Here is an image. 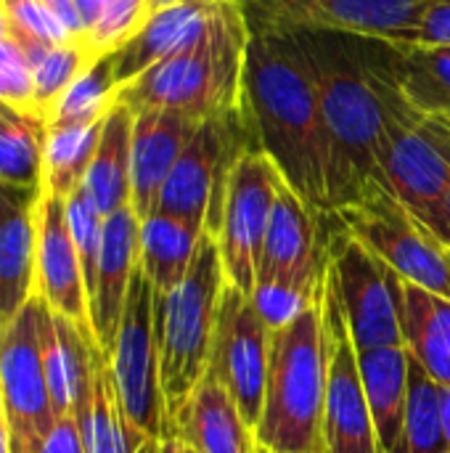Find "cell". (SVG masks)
Masks as SVG:
<instances>
[{
	"instance_id": "19",
	"label": "cell",
	"mask_w": 450,
	"mask_h": 453,
	"mask_svg": "<svg viewBox=\"0 0 450 453\" xmlns=\"http://www.w3.org/2000/svg\"><path fill=\"white\" fill-rule=\"evenodd\" d=\"M204 119L175 109H141L133 119L130 204L141 220L156 210L159 191Z\"/></svg>"
},
{
	"instance_id": "18",
	"label": "cell",
	"mask_w": 450,
	"mask_h": 453,
	"mask_svg": "<svg viewBox=\"0 0 450 453\" xmlns=\"http://www.w3.org/2000/svg\"><path fill=\"white\" fill-rule=\"evenodd\" d=\"M141 255V218L133 204L111 212L103 220V239L98 255L95 284L90 292V326L95 345L103 356L111 353L119 321L125 313L133 273L138 271Z\"/></svg>"
},
{
	"instance_id": "5",
	"label": "cell",
	"mask_w": 450,
	"mask_h": 453,
	"mask_svg": "<svg viewBox=\"0 0 450 453\" xmlns=\"http://www.w3.org/2000/svg\"><path fill=\"white\" fill-rule=\"evenodd\" d=\"M223 287L225 271L220 247L210 234H202L186 279L170 295L154 292L159 380L170 435L178 414L207 374Z\"/></svg>"
},
{
	"instance_id": "29",
	"label": "cell",
	"mask_w": 450,
	"mask_h": 453,
	"mask_svg": "<svg viewBox=\"0 0 450 453\" xmlns=\"http://www.w3.org/2000/svg\"><path fill=\"white\" fill-rule=\"evenodd\" d=\"M48 122L0 101V180L13 186H42Z\"/></svg>"
},
{
	"instance_id": "17",
	"label": "cell",
	"mask_w": 450,
	"mask_h": 453,
	"mask_svg": "<svg viewBox=\"0 0 450 453\" xmlns=\"http://www.w3.org/2000/svg\"><path fill=\"white\" fill-rule=\"evenodd\" d=\"M40 194L42 186L0 180V337L34 297Z\"/></svg>"
},
{
	"instance_id": "23",
	"label": "cell",
	"mask_w": 450,
	"mask_h": 453,
	"mask_svg": "<svg viewBox=\"0 0 450 453\" xmlns=\"http://www.w3.org/2000/svg\"><path fill=\"white\" fill-rule=\"evenodd\" d=\"M403 348L440 385L450 388V300L400 279Z\"/></svg>"
},
{
	"instance_id": "24",
	"label": "cell",
	"mask_w": 450,
	"mask_h": 453,
	"mask_svg": "<svg viewBox=\"0 0 450 453\" xmlns=\"http://www.w3.org/2000/svg\"><path fill=\"white\" fill-rule=\"evenodd\" d=\"M358 366L382 453H398L408 395V350L377 348L358 350Z\"/></svg>"
},
{
	"instance_id": "46",
	"label": "cell",
	"mask_w": 450,
	"mask_h": 453,
	"mask_svg": "<svg viewBox=\"0 0 450 453\" xmlns=\"http://www.w3.org/2000/svg\"><path fill=\"white\" fill-rule=\"evenodd\" d=\"M138 453H159V441H149Z\"/></svg>"
},
{
	"instance_id": "37",
	"label": "cell",
	"mask_w": 450,
	"mask_h": 453,
	"mask_svg": "<svg viewBox=\"0 0 450 453\" xmlns=\"http://www.w3.org/2000/svg\"><path fill=\"white\" fill-rule=\"evenodd\" d=\"M419 48H450V0H435L422 16L414 42Z\"/></svg>"
},
{
	"instance_id": "8",
	"label": "cell",
	"mask_w": 450,
	"mask_h": 453,
	"mask_svg": "<svg viewBox=\"0 0 450 453\" xmlns=\"http://www.w3.org/2000/svg\"><path fill=\"white\" fill-rule=\"evenodd\" d=\"M435 0H241L252 35L337 32L411 45Z\"/></svg>"
},
{
	"instance_id": "22",
	"label": "cell",
	"mask_w": 450,
	"mask_h": 453,
	"mask_svg": "<svg viewBox=\"0 0 450 453\" xmlns=\"http://www.w3.org/2000/svg\"><path fill=\"white\" fill-rule=\"evenodd\" d=\"M210 3L212 0H194L151 11L143 27L122 48L111 53L117 85H130L146 69L175 53L183 42H188L202 29Z\"/></svg>"
},
{
	"instance_id": "30",
	"label": "cell",
	"mask_w": 450,
	"mask_h": 453,
	"mask_svg": "<svg viewBox=\"0 0 450 453\" xmlns=\"http://www.w3.org/2000/svg\"><path fill=\"white\" fill-rule=\"evenodd\" d=\"M101 122L93 125H69V127H48L45 154H42V188L58 199H69L85 180L88 167L93 162Z\"/></svg>"
},
{
	"instance_id": "41",
	"label": "cell",
	"mask_w": 450,
	"mask_h": 453,
	"mask_svg": "<svg viewBox=\"0 0 450 453\" xmlns=\"http://www.w3.org/2000/svg\"><path fill=\"white\" fill-rule=\"evenodd\" d=\"M440 414H443V430L450 449V388H440Z\"/></svg>"
},
{
	"instance_id": "1",
	"label": "cell",
	"mask_w": 450,
	"mask_h": 453,
	"mask_svg": "<svg viewBox=\"0 0 450 453\" xmlns=\"http://www.w3.org/2000/svg\"><path fill=\"white\" fill-rule=\"evenodd\" d=\"M300 42L321 104L326 127L329 212L358 204L374 186H387L385 151L390 135L422 117L398 77V45L393 61L374 64L355 56L326 32H292Z\"/></svg>"
},
{
	"instance_id": "14",
	"label": "cell",
	"mask_w": 450,
	"mask_h": 453,
	"mask_svg": "<svg viewBox=\"0 0 450 453\" xmlns=\"http://www.w3.org/2000/svg\"><path fill=\"white\" fill-rule=\"evenodd\" d=\"M324 215L310 210L281 178L257 260L255 289H286L305 297L321 292L326 281Z\"/></svg>"
},
{
	"instance_id": "47",
	"label": "cell",
	"mask_w": 450,
	"mask_h": 453,
	"mask_svg": "<svg viewBox=\"0 0 450 453\" xmlns=\"http://www.w3.org/2000/svg\"><path fill=\"white\" fill-rule=\"evenodd\" d=\"M255 453H284V451H273V449H265V446H260V443H257V451Z\"/></svg>"
},
{
	"instance_id": "9",
	"label": "cell",
	"mask_w": 450,
	"mask_h": 453,
	"mask_svg": "<svg viewBox=\"0 0 450 453\" xmlns=\"http://www.w3.org/2000/svg\"><path fill=\"white\" fill-rule=\"evenodd\" d=\"M106 361L130 422L154 441L170 438L167 409H164L162 380H159L154 287L143 276L141 265L133 273L119 332Z\"/></svg>"
},
{
	"instance_id": "10",
	"label": "cell",
	"mask_w": 450,
	"mask_h": 453,
	"mask_svg": "<svg viewBox=\"0 0 450 453\" xmlns=\"http://www.w3.org/2000/svg\"><path fill=\"white\" fill-rule=\"evenodd\" d=\"M0 409L11 453H40L58 417L53 411L42 345L40 297L34 295L0 337Z\"/></svg>"
},
{
	"instance_id": "21",
	"label": "cell",
	"mask_w": 450,
	"mask_h": 453,
	"mask_svg": "<svg viewBox=\"0 0 450 453\" xmlns=\"http://www.w3.org/2000/svg\"><path fill=\"white\" fill-rule=\"evenodd\" d=\"M172 435L199 453H255L257 435L228 390L207 372L175 419ZM170 435V438H172Z\"/></svg>"
},
{
	"instance_id": "31",
	"label": "cell",
	"mask_w": 450,
	"mask_h": 453,
	"mask_svg": "<svg viewBox=\"0 0 450 453\" xmlns=\"http://www.w3.org/2000/svg\"><path fill=\"white\" fill-rule=\"evenodd\" d=\"M119 85L114 77L111 53L98 56L85 66V72L64 90V96L53 104L48 114V127H69V125H93L101 122L109 109L117 104Z\"/></svg>"
},
{
	"instance_id": "12",
	"label": "cell",
	"mask_w": 450,
	"mask_h": 453,
	"mask_svg": "<svg viewBox=\"0 0 450 453\" xmlns=\"http://www.w3.org/2000/svg\"><path fill=\"white\" fill-rule=\"evenodd\" d=\"M385 178L390 191L443 239L450 191V111H424L390 135Z\"/></svg>"
},
{
	"instance_id": "36",
	"label": "cell",
	"mask_w": 450,
	"mask_h": 453,
	"mask_svg": "<svg viewBox=\"0 0 450 453\" xmlns=\"http://www.w3.org/2000/svg\"><path fill=\"white\" fill-rule=\"evenodd\" d=\"M3 8L19 35L40 42H69L74 40L66 27L40 0H3Z\"/></svg>"
},
{
	"instance_id": "25",
	"label": "cell",
	"mask_w": 450,
	"mask_h": 453,
	"mask_svg": "<svg viewBox=\"0 0 450 453\" xmlns=\"http://www.w3.org/2000/svg\"><path fill=\"white\" fill-rule=\"evenodd\" d=\"M74 419L82 435L85 453H138L149 441H154L143 435L125 414L109 361L101 348L93 356L90 395Z\"/></svg>"
},
{
	"instance_id": "11",
	"label": "cell",
	"mask_w": 450,
	"mask_h": 453,
	"mask_svg": "<svg viewBox=\"0 0 450 453\" xmlns=\"http://www.w3.org/2000/svg\"><path fill=\"white\" fill-rule=\"evenodd\" d=\"M278 183V170L257 146H247L239 154L225 183L215 242L220 247L225 281L241 289L247 297L255 292L257 260L263 252Z\"/></svg>"
},
{
	"instance_id": "39",
	"label": "cell",
	"mask_w": 450,
	"mask_h": 453,
	"mask_svg": "<svg viewBox=\"0 0 450 453\" xmlns=\"http://www.w3.org/2000/svg\"><path fill=\"white\" fill-rule=\"evenodd\" d=\"M40 3H42V5L66 27V32H69L74 40L85 42V24H82V16H80L74 0H40Z\"/></svg>"
},
{
	"instance_id": "20",
	"label": "cell",
	"mask_w": 450,
	"mask_h": 453,
	"mask_svg": "<svg viewBox=\"0 0 450 453\" xmlns=\"http://www.w3.org/2000/svg\"><path fill=\"white\" fill-rule=\"evenodd\" d=\"M40 345L42 366L56 417H77L90 395L93 356L98 345L85 337L69 319L53 313L40 300Z\"/></svg>"
},
{
	"instance_id": "13",
	"label": "cell",
	"mask_w": 450,
	"mask_h": 453,
	"mask_svg": "<svg viewBox=\"0 0 450 453\" xmlns=\"http://www.w3.org/2000/svg\"><path fill=\"white\" fill-rule=\"evenodd\" d=\"M271 329L257 313L255 303L225 281L217 321L212 334V353L207 372L228 390L247 425L255 430L263 414L265 377H268Z\"/></svg>"
},
{
	"instance_id": "49",
	"label": "cell",
	"mask_w": 450,
	"mask_h": 453,
	"mask_svg": "<svg viewBox=\"0 0 450 453\" xmlns=\"http://www.w3.org/2000/svg\"><path fill=\"white\" fill-rule=\"evenodd\" d=\"M448 453H450V451H448Z\"/></svg>"
},
{
	"instance_id": "44",
	"label": "cell",
	"mask_w": 450,
	"mask_h": 453,
	"mask_svg": "<svg viewBox=\"0 0 450 453\" xmlns=\"http://www.w3.org/2000/svg\"><path fill=\"white\" fill-rule=\"evenodd\" d=\"M178 3H194V0H149V11H159V8H170Z\"/></svg>"
},
{
	"instance_id": "33",
	"label": "cell",
	"mask_w": 450,
	"mask_h": 453,
	"mask_svg": "<svg viewBox=\"0 0 450 453\" xmlns=\"http://www.w3.org/2000/svg\"><path fill=\"white\" fill-rule=\"evenodd\" d=\"M103 215L98 212V207L93 204V199L85 194V188L80 186L69 199H66V223H69V234L82 265V276H85V287H88V300L95 284V271H98V255H101V239H103Z\"/></svg>"
},
{
	"instance_id": "2",
	"label": "cell",
	"mask_w": 450,
	"mask_h": 453,
	"mask_svg": "<svg viewBox=\"0 0 450 453\" xmlns=\"http://www.w3.org/2000/svg\"><path fill=\"white\" fill-rule=\"evenodd\" d=\"M241 114L255 146L316 212H329L326 127L308 58L292 35H252Z\"/></svg>"
},
{
	"instance_id": "3",
	"label": "cell",
	"mask_w": 450,
	"mask_h": 453,
	"mask_svg": "<svg viewBox=\"0 0 450 453\" xmlns=\"http://www.w3.org/2000/svg\"><path fill=\"white\" fill-rule=\"evenodd\" d=\"M252 32L241 0H212L202 29L175 53L119 88L117 101L141 109H175L196 119L241 106L247 48Z\"/></svg>"
},
{
	"instance_id": "26",
	"label": "cell",
	"mask_w": 450,
	"mask_h": 453,
	"mask_svg": "<svg viewBox=\"0 0 450 453\" xmlns=\"http://www.w3.org/2000/svg\"><path fill=\"white\" fill-rule=\"evenodd\" d=\"M133 119L135 111L125 104H114L101 125V138L82 180L85 194L93 199L98 212H111L130 204V149H133Z\"/></svg>"
},
{
	"instance_id": "48",
	"label": "cell",
	"mask_w": 450,
	"mask_h": 453,
	"mask_svg": "<svg viewBox=\"0 0 450 453\" xmlns=\"http://www.w3.org/2000/svg\"><path fill=\"white\" fill-rule=\"evenodd\" d=\"M183 446H186V443H183ZM186 453H199V451H194V449H188V446H186Z\"/></svg>"
},
{
	"instance_id": "42",
	"label": "cell",
	"mask_w": 450,
	"mask_h": 453,
	"mask_svg": "<svg viewBox=\"0 0 450 453\" xmlns=\"http://www.w3.org/2000/svg\"><path fill=\"white\" fill-rule=\"evenodd\" d=\"M159 453H186V446H183V441L180 438H164V441H159Z\"/></svg>"
},
{
	"instance_id": "4",
	"label": "cell",
	"mask_w": 450,
	"mask_h": 453,
	"mask_svg": "<svg viewBox=\"0 0 450 453\" xmlns=\"http://www.w3.org/2000/svg\"><path fill=\"white\" fill-rule=\"evenodd\" d=\"M326 292V284H324ZM324 292L292 324L271 332L257 443L284 453H324L329 337Z\"/></svg>"
},
{
	"instance_id": "7",
	"label": "cell",
	"mask_w": 450,
	"mask_h": 453,
	"mask_svg": "<svg viewBox=\"0 0 450 453\" xmlns=\"http://www.w3.org/2000/svg\"><path fill=\"white\" fill-rule=\"evenodd\" d=\"M326 271L355 350L403 348L400 276L342 228L339 220L326 234Z\"/></svg>"
},
{
	"instance_id": "34",
	"label": "cell",
	"mask_w": 450,
	"mask_h": 453,
	"mask_svg": "<svg viewBox=\"0 0 450 453\" xmlns=\"http://www.w3.org/2000/svg\"><path fill=\"white\" fill-rule=\"evenodd\" d=\"M149 0H106L93 29L85 37L88 50L98 58L122 48L149 19Z\"/></svg>"
},
{
	"instance_id": "32",
	"label": "cell",
	"mask_w": 450,
	"mask_h": 453,
	"mask_svg": "<svg viewBox=\"0 0 450 453\" xmlns=\"http://www.w3.org/2000/svg\"><path fill=\"white\" fill-rule=\"evenodd\" d=\"M440 414V385L408 356V395L398 453H448Z\"/></svg>"
},
{
	"instance_id": "27",
	"label": "cell",
	"mask_w": 450,
	"mask_h": 453,
	"mask_svg": "<svg viewBox=\"0 0 450 453\" xmlns=\"http://www.w3.org/2000/svg\"><path fill=\"white\" fill-rule=\"evenodd\" d=\"M202 234V228L162 212H151L141 220L138 265L156 295H170L186 279Z\"/></svg>"
},
{
	"instance_id": "40",
	"label": "cell",
	"mask_w": 450,
	"mask_h": 453,
	"mask_svg": "<svg viewBox=\"0 0 450 453\" xmlns=\"http://www.w3.org/2000/svg\"><path fill=\"white\" fill-rule=\"evenodd\" d=\"M103 3H106V0H74V5H77V11H80V16H82V24H85V37H88V32L93 29V24H95L98 13H101V8H103Z\"/></svg>"
},
{
	"instance_id": "38",
	"label": "cell",
	"mask_w": 450,
	"mask_h": 453,
	"mask_svg": "<svg viewBox=\"0 0 450 453\" xmlns=\"http://www.w3.org/2000/svg\"><path fill=\"white\" fill-rule=\"evenodd\" d=\"M40 453H85L77 419L74 417H61Z\"/></svg>"
},
{
	"instance_id": "6",
	"label": "cell",
	"mask_w": 450,
	"mask_h": 453,
	"mask_svg": "<svg viewBox=\"0 0 450 453\" xmlns=\"http://www.w3.org/2000/svg\"><path fill=\"white\" fill-rule=\"evenodd\" d=\"M369 252L403 281L450 300V244L390 188L374 186L358 204L334 212Z\"/></svg>"
},
{
	"instance_id": "45",
	"label": "cell",
	"mask_w": 450,
	"mask_h": 453,
	"mask_svg": "<svg viewBox=\"0 0 450 453\" xmlns=\"http://www.w3.org/2000/svg\"><path fill=\"white\" fill-rule=\"evenodd\" d=\"M443 242L450 244V191L448 199H446V226H443Z\"/></svg>"
},
{
	"instance_id": "15",
	"label": "cell",
	"mask_w": 450,
	"mask_h": 453,
	"mask_svg": "<svg viewBox=\"0 0 450 453\" xmlns=\"http://www.w3.org/2000/svg\"><path fill=\"white\" fill-rule=\"evenodd\" d=\"M324 321L329 337V377L324 401V453H382L358 366L347 319L326 271Z\"/></svg>"
},
{
	"instance_id": "35",
	"label": "cell",
	"mask_w": 450,
	"mask_h": 453,
	"mask_svg": "<svg viewBox=\"0 0 450 453\" xmlns=\"http://www.w3.org/2000/svg\"><path fill=\"white\" fill-rule=\"evenodd\" d=\"M0 101L24 111H34L32 106V69L27 53L16 37V29L0 0ZM37 114V111H34Z\"/></svg>"
},
{
	"instance_id": "28",
	"label": "cell",
	"mask_w": 450,
	"mask_h": 453,
	"mask_svg": "<svg viewBox=\"0 0 450 453\" xmlns=\"http://www.w3.org/2000/svg\"><path fill=\"white\" fill-rule=\"evenodd\" d=\"M16 37H19V42L27 53L29 69H32V106L42 119H48L53 104L85 72V66L90 61H95V56L80 40L40 42V40H32L19 32H16Z\"/></svg>"
},
{
	"instance_id": "16",
	"label": "cell",
	"mask_w": 450,
	"mask_h": 453,
	"mask_svg": "<svg viewBox=\"0 0 450 453\" xmlns=\"http://www.w3.org/2000/svg\"><path fill=\"white\" fill-rule=\"evenodd\" d=\"M34 295L58 316L69 319L85 337H93L90 300L82 265L66 223V199L42 188L37 204V252H34Z\"/></svg>"
},
{
	"instance_id": "43",
	"label": "cell",
	"mask_w": 450,
	"mask_h": 453,
	"mask_svg": "<svg viewBox=\"0 0 450 453\" xmlns=\"http://www.w3.org/2000/svg\"><path fill=\"white\" fill-rule=\"evenodd\" d=\"M0 453H11V441H8V427H5L3 409H0Z\"/></svg>"
}]
</instances>
